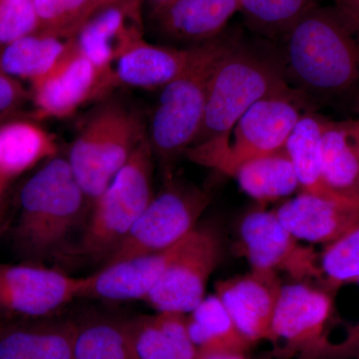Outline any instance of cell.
Listing matches in <instances>:
<instances>
[{
  "label": "cell",
  "instance_id": "1",
  "mask_svg": "<svg viewBox=\"0 0 359 359\" xmlns=\"http://www.w3.org/2000/svg\"><path fill=\"white\" fill-rule=\"evenodd\" d=\"M285 80L309 111L359 117V26L334 6L306 13L280 42Z\"/></svg>",
  "mask_w": 359,
  "mask_h": 359
},
{
  "label": "cell",
  "instance_id": "2",
  "mask_svg": "<svg viewBox=\"0 0 359 359\" xmlns=\"http://www.w3.org/2000/svg\"><path fill=\"white\" fill-rule=\"evenodd\" d=\"M287 86L280 43L261 37L248 39L238 32L215 70L204 121L195 143L184 156L200 165L221 152L236 123L250 106Z\"/></svg>",
  "mask_w": 359,
  "mask_h": 359
},
{
  "label": "cell",
  "instance_id": "3",
  "mask_svg": "<svg viewBox=\"0 0 359 359\" xmlns=\"http://www.w3.org/2000/svg\"><path fill=\"white\" fill-rule=\"evenodd\" d=\"M18 219L11 230L16 255L25 263L43 264L69 252L71 235L91 209L66 158L45 161L21 188Z\"/></svg>",
  "mask_w": 359,
  "mask_h": 359
},
{
  "label": "cell",
  "instance_id": "4",
  "mask_svg": "<svg viewBox=\"0 0 359 359\" xmlns=\"http://www.w3.org/2000/svg\"><path fill=\"white\" fill-rule=\"evenodd\" d=\"M238 32L224 30L205 42L199 58L183 74L161 88L147 134L163 179L173 176L177 161L195 143L204 121L212 75Z\"/></svg>",
  "mask_w": 359,
  "mask_h": 359
},
{
  "label": "cell",
  "instance_id": "5",
  "mask_svg": "<svg viewBox=\"0 0 359 359\" xmlns=\"http://www.w3.org/2000/svg\"><path fill=\"white\" fill-rule=\"evenodd\" d=\"M154 161L147 134L109 186L92 203L81 237L65 257L105 263L154 198Z\"/></svg>",
  "mask_w": 359,
  "mask_h": 359
},
{
  "label": "cell",
  "instance_id": "6",
  "mask_svg": "<svg viewBox=\"0 0 359 359\" xmlns=\"http://www.w3.org/2000/svg\"><path fill=\"white\" fill-rule=\"evenodd\" d=\"M147 125L139 111L119 101L103 103L85 121L67 161L91 205L147 136Z\"/></svg>",
  "mask_w": 359,
  "mask_h": 359
},
{
  "label": "cell",
  "instance_id": "7",
  "mask_svg": "<svg viewBox=\"0 0 359 359\" xmlns=\"http://www.w3.org/2000/svg\"><path fill=\"white\" fill-rule=\"evenodd\" d=\"M163 181L159 194L154 196L103 266L171 249L199 224L211 203L209 191L176 178L175 175Z\"/></svg>",
  "mask_w": 359,
  "mask_h": 359
},
{
  "label": "cell",
  "instance_id": "8",
  "mask_svg": "<svg viewBox=\"0 0 359 359\" xmlns=\"http://www.w3.org/2000/svg\"><path fill=\"white\" fill-rule=\"evenodd\" d=\"M306 112L309 111L302 97L290 86L269 94L241 116L226 147L203 161L201 166L233 176L248 161L283 150L295 125Z\"/></svg>",
  "mask_w": 359,
  "mask_h": 359
},
{
  "label": "cell",
  "instance_id": "9",
  "mask_svg": "<svg viewBox=\"0 0 359 359\" xmlns=\"http://www.w3.org/2000/svg\"><path fill=\"white\" fill-rule=\"evenodd\" d=\"M332 311L327 290L309 283L283 285L271 323L276 358L337 359V344L325 334Z\"/></svg>",
  "mask_w": 359,
  "mask_h": 359
},
{
  "label": "cell",
  "instance_id": "10",
  "mask_svg": "<svg viewBox=\"0 0 359 359\" xmlns=\"http://www.w3.org/2000/svg\"><path fill=\"white\" fill-rule=\"evenodd\" d=\"M222 250L216 230L198 224L177 245L171 262L145 301L157 313H190L205 299Z\"/></svg>",
  "mask_w": 359,
  "mask_h": 359
},
{
  "label": "cell",
  "instance_id": "11",
  "mask_svg": "<svg viewBox=\"0 0 359 359\" xmlns=\"http://www.w3.org/2000/svg\"><path fill=\"white\" fill-rule=\"evenodd\" d=\"M205 43L183 48L150 43L144 39L140 6L134 4L116 37L113 68L118 86L161 89L199 58Z\"/></svg>",
  "mask_w": 359,
  "mask_h": 359
},
{
  "label": "cell",
  "instance_id": "12",
  "mask_svg": "<svg viewBox=\"0 0 359 359\" xmlns=\"http://www.w3.org/2000/svg\"><path fill=\"white\" fill-rule=\"evenodd\" d=\"M84 278L44 264H0V316L6 320H39L56 316L81 299Z\"/></svg>",
  "mask_w": 359,
  "mask_h": 359
},
{
  "label": "cell",
  "instance_id": "13",
  "mask_svg": "<svg viewBox=\"0 0 359 359\" xmlns=\"http://www.w3.org/2000/svg\"><path fill=\"white\" fill-rule=\"evenodd\" d=\"M238 250L250 269L285 273L294 282L316 278L323 283L320 256L290 233L275 211L248 212L238 226Z\"/></svg>",
  "mask_w": 359,
  "mask_h": 359
},
{
  "label": "cell",
  "instance_id": "14",
  "mask_svg": "<svg viewBox=\"0 0 359 359\" xmlns=\"http://www.w3.org/2000/svg\"><path fill=\"white\" fill-rule=\"evenodd\" d=\"M36 119H65L85 103L111 91L95 66L78 49L71 37L60 58L46 74L32 82Z\"/></svg>",
  "mask_w": 359,
  "mask_h": 359
},
{
  "label": "cell",
  "instance_id": "15",
  "mask_svg": "<svg viewBox=\"0 0 359 359\" xmlns=\"http://www.w3.org/2000/svg\"><path fill=\"white\" fill-rule=\"evenodd\" d=\"M215 287L231 320L252 346L271 341V323L283 287L278 273L250 269L245 275L219 280Z\"/></svg>",
  "mask_w": 359,
  "mask_h": 359
},
{
  "label": "cell",
  "instance_id": "16",
  "mask_svg": "<svg viewBox=\"0 0 359 359\" xmlns=\"http://www.w3.org/2000/svg\"><path fill=\"white\" fill-rule=\"evenodd\" d=\"M283 226L301 242L330 245L359 223V203L299 193L276 210Z\"/></svg>",
  "mask_w": 359,
  "mask_h": 359
},
{
  "label": "cell",
  "instance_id": "17",
  "mask_svg": "<svg viewBox=\"0 0 359 359\" xmlns=\"http://www.w3.org/2000/svg\"><path fill=\"white\" fill-rule=\"evenodd\" d=\"M178 244L164 252L104 264L98 271L85 276L81 299L145 301L171 262Z\"/></svg>",
  "mask_w": 359,
  "mask_h": 359
},
{
  "label": "cell",
  "instance_id": "18",
  "mask_svg": "<svg viewBox=\"0 0 359 359\" xmlns=\"http://www.w3.org/2000/svg\"><path fill=\"white\" fill-rule=\"evenodd\" d=\"M237 11L238 0H175L150 18L162 39L188 47L218 37Z\"/></svg>",
  "mask_w": 359,
  "mask_h": 359
},
{
  "label": "cell",
  "instance_id": "19",
  "mask_svg": "<svg viewBox=\"0 0 359 359\" xmlns=\"http://www.w3.org/2000/svg\"><path fill=\"white\" fill-rule=\"evenodd\" d=\"M76 320L57 314L0 325V359H74Z\"/></svg>",
  "mask_w": 359,
  "mask_h": 359
},
{
  "label": "cell",
  "instance_id": "20",
  "mask_svg": "<svg viewBox=\"0 0 359 359\" xmlns=\"http://www.w3.org/2000/svg\"><path fill=\"white\" fill-rule=\"evenodd\" d=\"M321 169L334 197L359 203V117L328 120L321 137Z\"/></svg>",
  "mask_w": 359,
  "mask_h": 359
},
{
  "label": "cell",
  "instance_id": "21",
  "mask_svg": "<svg viewBox=\"0 0 359 359\" xmlns=\"http://www.w3.org/2000/svg\"><path fill=\"white\" fill-rule=\"evenodd\" d=\"M0 209L11 184L28 170L58 154L57 142L36 123L13 120L0 125Z\"/></svg>",
  "mask_w": 359,
  "mask_h": 359
},
{
  "label": "cell",
  "instance_id": "22",
  "mask_svg": "<svg viewBox=\"0 0 359 359\" xmlns=\"http://www.w3.org/2000/svg\"><path fill=\"white\" fill-rule=\"evenodd\" d=\"M187 314L157 313L128 320L138 359H199L187 330Z\"/></svg>",
  "mask_w": 359,
  "mask_h": 359
},
{
  "label": "cell",
  "instance_id": "23",
  "mask_svg": "<svg viewBox=\"0 0 359 359\" xmlns=\"http://www.w3.org/2000/svg\"><path fill=\"white\" fill-rule=\"evenodd\" d=\"M328 120L320 112L304 113L285 149L294 166L301 193L339 199L327 190L321 169V137Z\"/></svg>",
  "mask_w": 359,
  "mask_h": 359
},
{
  "label": "cell",
  "instance_id": "24",
  "mask_svg": "<svg viewBox=\"0 0 359 359\" xmlns=\"http://www.w3.org/2000/svg\"><path fill=\"white\" fill-rule=\"evenodd\" d=\"M187 330L200 353H248L252 344L241 334L216 294L205 295L187 314Z\"/></svg>",
  "mask_w": 359,
  "mask_h": 359
},
{
  "label": "cell",
  "instance_id": "25",
  "mask_svg": "<svg viewBox=\"0 0 359 359\" xmlns=\"http://www.w3.org/2000/svg\"><path fill=\"white\" fill-rule=\"evenodd\" d=\"M231 177L237 180L243 192L262 203L289 197L299 190L297 174L285 149L248 161Z\"/></svg>",
  "mask_w": 359,
  "mask_h": 359
},
{
  "label": "cell",
  "instance_id": "26",
  "mask_svg": "<svg viewBox=\"0 0 359 359\" xmlns=\"http://www.w3.org/2000/svg\"><path fill=\"white\" fill-rule=\"evenodd\" d=\"M68 40L39 32L25 35L0 49V72L32 83L53 67Z\"/></svg>",
  "mask_w": 359,
  "mask_h": 359
},
{
  "label": "cell",
  "instance_id": "27",
  "mask_svg": "<svg viewBox=\"0 0 359 359\" xmlns=\"http://www.w3.org/2000/svg\"><path fill=\"white\" fill-rule=\"evenodd\" d=\"M116 6L105 9L83 26L75 36L78 49L88 59L110 89L118 86L114 74V47L117 33L133 6Z\"/></svg>",
  "mask_w": 359,
  "mask_h": 359
},
{
  "label": "cell",
  "instance_id": "28",
  "mask_svg": "<svg viewBox=\"0 0 359 359\" xmlns=\"http://www.w3.org/2000/svg\"><path fill=\"white\" fill-rule=\"evenodd\" d=\"M74 359H138L128 320L90 316L76 320Z\"/></svg>",
  "mask_w": 359,
  "mask_h": 359
},
{
  "label": "cell",
  "instance_id": "29",
  "mask_svg": "<svg viewBox=\"0 0 359 359\" xmlns=\"http://www.w3.org/2000/svg\"><path fill=\"white\" fill-rule=\"evenodd\" d=\"M323 0H238L245 25L261 39L280 43Z\"/></svg>",
  "mask_w": 359,
  "mask_h": 359
},
{
  "label": "cell",
  "instance_id": "30",
  "mask_svg": "<svg viewBox=\"0 0 359 359\" xmlns=\"http://www.w3.org/2000/svg\"><path fill=\"white\" fill-rule=\"evenodd\" d=\"M39 20L37 32L69 39L88 22L91 0H32Z\"/></svg>",
  "mask_w": 359,
  "mask_h": 359
},
{
  "label": "cell",
  "instance_id": "31",
  "mask_svg": "<svg viewBox=\"0 0 359 359\" xmlns=\"http://www.w3.org/2000/svg\"><path fill=\"white\" fill-rule=\"evenodd\" d=\"M323 283L335 289L359 278V223L339 240L327 245L320 256Z\"/></svg>",
  "mask_w": 359,
  "mask_h": 359
},
{
  "label": "cell",
  "instance_id": "32",
  "mask_svg": "<svg viewBox=\"0 0 359 359\" xmlns=\"http://www.w3.org/2000/svg\"><path fill=\"white\" fill-rule=\"evenodd\" d=\"M37 30L32 0H0V49Z\"/></svg>",
  "mask_w": 359,
  "mask_h": 359
},
{
  "label": "cell",
  "instance_id": "33",
  "mask_svg": "<svg viewBox=\"0 0 359 359\" xmlns=\"http://www.w3.org/2000/svg\"><path fill=\"white\" fill-rule=\"evenodd\" d=\"M29 95L20 80L0 72V121L20 110Z\"/></svg>",
  "mask_w": 359,
  "mask_h": 359
},
{
  "label": "cell",
  "instance_id": "34",
  "mask_svg": "<svg viewBox=\"0 0 359 359\" xmlns=\"http://www.w3.org/2000/svg\"><path fill=\"white\" fill-rule=\"evenodd\" d=\"M355 283L359 285V278ZM337 348L340 359L355 355L359 358V325L349 330L346 339L337 344Z\"/></svg>",
  "mask_w": 359,
  "mask_h": 359
},
{
  "label": "cell",
  "instance_id": "35",
  "mask_svg": "<svg viewBox=\"0 0 359 359\" xmlns=\"http://www.w3.org/2000/svg\"><path fill=\"white\" fill-rule=\"evenodd\" d=\"M332 6L359 26V0H332Z\"/></svg>",
  "mask_w": 359,
  "mask_h": 359
},
{
  "label": "cell",
  "instance_id": "36",
  "mask_svg": "<svg viewBox=\"0 0 359 359\" xmlns=\"http://www.w3.org/2000/svg\"><path fill=\"white\" fill-rule=\"evenodd\" d=\"M122 0H91L90 4L88 21L93 18L96 14L110 8V7L118 6Z\"/></svg>",
  "mask_w": 359,
  "mask_h": 359
},
{
  "label": "cell",
  "instance_id": "37",
  "mask_svg": "<svg viewBox=\"0 0 359 359\" xmlns=\"http://www.w3.org/2000/svg\"><path fill=\"white\" fill-rule=\"evenodd\" d=\"M199 359H250L247 353H200Z\"/></svg>",
  "mask_w": 359,
  "mask_h": 359
},
{
  "label": "cell",
  "instance_id": "38",
  "mask_svg": "<svg viewBox=\"0 0 359 359\" xmlns=\"http://www.w3.org/2000/svg\"><path fill=\"white\" fill-rule=\"evenodd\" d=\"M145 1L147 4L149 8V15L157 13L161 9L164 8L170 4L175 1V0H142V2Z\"/></svg>",
  "mask_w": 359,
  "mask_h": 359
},
{
  "label": "cell",
  "instance_id": "39",
  "mask_svg": "<svg viewBox=\"0 0 359 359\" xmlns=\"http://www.w3.org/2000/svg\"><path fill=\"white\" fill-rule=\"evenodd\" d=\"M8 214H7V205L0 210V237L7 231V228L11 226L9 223Z\"/></svg>",
  "mask_w": 359,
  "mask_h": 359
},
{
  "label": "cell",
  "instance_id": "40",
  "mask_svg": "<svg viewBox=\"0 0 359 359\" xmlns=\"http://www.w3.org/2000/svg\"><path fill=\"white\" fill-rule=\"evenodd\" d=\"M4 323V318H2L1 316H0V325H1L2 323Z\"/></svg>",
  "mask_w": 359,
  "mask_h": 359
}]
</instances>
